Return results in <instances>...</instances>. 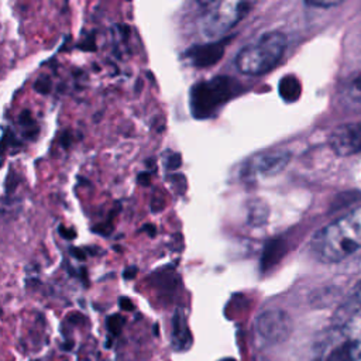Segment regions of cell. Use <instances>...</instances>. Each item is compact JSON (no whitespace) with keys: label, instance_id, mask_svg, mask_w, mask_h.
Here are the masks:
<instances>
[{"label":"cell","instance_id":"obj_12","mask_svg":"<svg viewBox=\"0 0 361 361\" xmlns=\"http://www.w3.org/2000/svg\"><path fill=\"white\" fill-rule=\"evenodd\" d=\"M345 94L355 103H361V71L353 73L345 82Z\"/></svg>","mask_w":361,"mask_h":361},{"label":"cell","instance_id":"obj_18","mask_svg":"<svg viewBox=\"0 0 361 361\" xmlns=\"http://www.w3.org/2000/svg\"><path fill=\"white\" fill-rule=\"evenodd\" d=\"M135 272H137V268L131 267V268H128V269H126V271H124V278L130 279V278H133V276L135 275Z\"/></svg>","mask_w":361,"mask_h":361},{"label":"cell","instance_id":"obj_1","mask_svg":"<svg viewBox=\"0 0 361 361\" xmlns=\"http://www.w3.org/2000/svg\"><path fill=\"white\" fill-rule=\"evenodd\" d=\"M361 248V206L314 233L310 241L313 257L322 262H338Z\"/></svg>","mask_w":361,"mask_h":361},{"label":"cell","instance_id":"obj_14","mask_svg":"<svg viewBox=\"0 0 361 361\" xmlns=\"http://www.w3.org/2000/svg\"><path fill=\"white\" fill-rule=\"evenodd\" d=\"M348 303L355 309H361V281L354 286Z\"/></svg>","mask_w":361,"mask_h":361},{"label":"cell","instance_id":"obj_19","mask_svg":"<svg viewBox=\"0 0 361 361\" xmlns=\"http://www.w3.org/2000/svg\"><path fill=\"white\" fill-rule=\"evenodd\" d=\"M220 361H237V360H234V358H221Z\"/></svg>","mask_w":361,"mask_h":361},{"label":"cell","instance_id":"obj_8","mask_svg":"<svg viewBox=\"0 0 361 361\" xmlns=\"http://www.w3.org/2000/svg\"><path fill=\"white\" fill-rule=\"evenodd\" d=\"M330 145L344 157L361 152V121L337 127L330 135Z\"/></svg>","mask_w":361,"mask_h":361},{"label":"cell","instance_id":"obj_13","mask_svg":"<svg viewBox=\"0 0 361 361\" xmlns=\"http://www.w3.org/2000/svg\"><path fill=\"white\" fill-rule=\"evenodd\" d=\"M107 329L111 334H118L121 331V327L124 324V320L120 314H113L110 317H107Z\"/></svg>","mask_w":361,"mask_h":361},{"label":"cell","instance_id":"obj_17","mask_svg":"<svg viewBox=\"0 0 361 361\" xmlns=\"http://www.w3.org/2000/svg\"><path fill=\"white\" fill-rule=\"evenodd\" d=\"M120 306L126 310H133V303L127 299V298H121L120 299Z\"/></svg>","mask_w":361,"mask_h":361},{"label":"cell","instance_id":"obj_6","mask_svg":"<svg viewBox=\"0 0 361 361\" xmlns=\"http://www.w3.org/2000/svg\"><path fill=\"white\" fill-rule=\"evenodd\" d=\"M255 329L264 341L279 344L290 336L292 320L286 312L281 309H269L257 317Z\"/></svg>","mask_w":361,"mask_h":361},{"label":"cell","instance_id":"obj_2","mask_svg":"<svg viewBox=\"0 0 361 361\" xmlns=\"http://www.w3.org/2000/svg\"><path fill=\"white\" fill-rule=\"evenodd\" d=\"M286 37L279 31L262 34L254 42L240 49L235 56L237 69L247 76H259L272 71L283 56Z\"/></svg>","mask_w":361,"mask_h":361},{"label":"cell","instance_id":"obj_11","mask_svg":"<svg viewBox=\"0 0 361 361\" xmlns=\"http://www.w3.org/2000/svg\"><path fill=\"white\" fill-rule=\"evenodd\" d=\"M279 94L286 102H295L300 96V83L299 80L292 76L286 75L279 82Z\"/></svg>","mask_w":361,"mask_h":361},{"label":"cell","instance_id":"obj_7","mask_svg":"<svg viewBox=\"0 0 361 361\" xmlns=\"http://www.w3.org/2000/svg\"><path fill=\"white\" fill-rule=\"evenodd\" d=\"M290 161V152L283 149L267 151L255 155L247 162L245 172L255 176H272L283 171Z\"/></svg>","mask_w":361,"mask_h":361},{"label":"cell","instance_id":"obj_3","mask_svg":"<svg viewBox=\"0 0 361 361\" xmlns=\"http://www.w3.org/2000/svg\"><path fill=\"white\" fill-rule=\"evenodd\" d=\"M237 90L238 85L228 76L197 82L190 89V111L197 118H207L230 100Z\"/></svg>","mask_w":361,"mask_h":361},{"label":"cell","instance_id":"obj_9","mask_svg":"<svg viewBox=\"0 0 361 361\" xmlns=\"http://www.w3.org/2000/svg\"><path fill=\"white\" fill-rule=\"evenodd\" d=\"M223 52H224V41H216L204 45L192 47L186 52V56L190 59L192 65L197 68H209L223 56Z\"/></svg>","mask_w":361,"mask_h":361},{"label":"cell","instance_id":"obj_16","mask_svg":"<svg viewBox=\"0 0 361 361\" xmlns=\"http://www.w3.org/2000/svg\"><path fill=\"white\" fill-rule=\"evenodd\" d=\"M171 169H175V168H178L179 165H180V157L178 155V154H173L171 158H169V162L166 164Z\"/></svg>","mask_w":361,"mask_h":361},{"label":"cell","instance_id":"obj_4","mask_svg":"<svg viewBox=\"0 0 361 361\" xmlns=\"http://www.w3.org/2000/svg\"><path fill=\"white\" fill-rule=\"evenodd\" d=\"M248 1H217L210 3L200 20V31L207 41L216 42L223 38L251 10Z\"/></svg>","mask_w":361,"mask_h":361},{"label":"cell","instance_id":"obj_10","mask_svg":"<svg viewBox=\"0 0 361 361\" xmlns=\"http://www.w3.org/2000/svg\"><path fill=\"white\" fill-rule=\"evenodd\" d=\"M190 345H192V334L189 331L183 313L178 310L172 322V347L176 351H186Z\"/></svg>","mask_w":361,"mask_h":361},{"label":"cell","instance_id":"obj_5","mask_svg":"<svg viewBox=\"0 0 361 361\" xmlns=\"http://www.w3.org/2000/svg\"><path fill=\"white\" fill-rule=\"evenodd\" d=\"M314 361H361V341L343 333H333L319 345Z\"/></svg>","mask_w":361,"mask_h":361},{"label":"cell","instance_id":"obj_20","mask_svg":"<svg viewBox=\"0 0 361 361\" xmlns=\"http://www.w3.org/2000/svg\"><path fill=\"white\" fill-rule=\"evenodd\" d=\"M255 361H268V360H265V358H262V357H257Z\"/></svg>","mask_w":361,"mask_h":361},{"label":"cell","instance_id":"obj_15","mask_svg":"<svg viewBox=\"0 0 361 361\" xmlns=\"http://www.w3.org/2000/svg\"><path fill=\"white\" fill-rule=\"evenodd\" d=\"M306 4L313 6V7H323V8H327V7H334V6L340 4V1H306Z\"/></svg>","mask_w":361,"mask_h":361}]
</instances>
